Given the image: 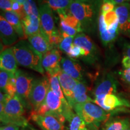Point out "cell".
Listing matches in <instances>:
<instances>
[{"label": "cell", "mask_w": 130, "mask_h": 130, "mask_svg": "<svg viewBox=\"0 0 130 130\" xmlns=\"http://www.w3.org/2000/svg\"><path fill=\"white\" fill-rule=\"evenodd\" d=\"M102 0H73L69 8L70 12L81 23L83 32H93L96 27Z\"/></svg>", "instance_id": "obj_1"}, {"label": "cell", "mask_w": 130, "mask_h": 130, "mask_svg": "<svg viewBox=\"0 0 130 130\" xmlns=\"http://www.w3.org/2000/svg\"><path fill=\"white\" fill-rule=\"evenodd\" d=\"M13 50L19 65L44 74L45 70L42 64L43 55L32 48L29 42L19 40L13 46Z\"/></svg>", "instance_id": "obj_2"}, {"label": "cell", "mask_w": 130, "mask_h": 130, "mask_svg": "<svg viewBox=\"0 0 130 130\" xmlns=\"http://www.w3.org/2000/svg\"><path fill=\"white\" fill-rule=\"evenodd\" d=\"M72 108L91 130H99L101 123L106 122L114 115L91 102L75 104Z\"/></svg>", "instance_id": "obj_3"}, {"label": "cell", "mask_w": 130, "mask_h": 130, "mask_svg": "<svg viewBox=\"0 0 130 130\" xmlns=\"http://www.w3.org/2000/svg\"><path fill=\"white\" fill-rule=\"evenodd\" d=\"M24 105L17 95L5 104L4 110L0 113L1 122L4 124H14L25 128L29 125L24 118Z\"/></svg>", "instance_id": "obj_4"}, {"label": "cell", "mask_w": 130, "mask_h": 130, "mask_svg": "<svg viewBox=\"0 0 130 130\" xmlns=\"http://www.w3.org/2000/svg\"><path fill=\"white\" fill-rule=\"evenodd\" d=\"M50 88L48 78L44 77L34 79L28 97V101L33 107L34 111H37L44 103Z\"/></svg>", "instance_id": "obj_5"}, {"label": "cell", "mask_w": 130, "mask_h": 130, "mask_svg": "<svg viewBox=\"0 0 130 130\" xmlns=\"http://www.w3.org/2000/svg\"><path fill=\"white\" fill-rule=\"evenodd\" d=\"M73 43L81 48L82 57L88 63H93L98 58L99 51L93 42L88 36L81 32L74 37Z\"/></svg>", "instance_id": "obj_6"}, {"label": "cell", "mask_w": 130, "mask_h": 130, "mask_svg": "<svg viewBox=\"0 0 130 130\" xmlns=\"http://www.w3.org/2000/svg\"><path fill=\"white\" fill-rule=\"evenodd\" d=\"M40 14L41 31L50 38L58 31L55 27L53 10L48 4L44 3H39V7Z\"/></svg>", "instance_id": "obj_7"}, {"label": "cell", "mask_w": 130, "mask_h": 130, "mask_svg": "<svg viewBox=\"0 0 130 130\" xmlns=\"http://www.w3.org/2000/svg\"><path fill=\"white\" fill-rule=\"evenodd\" d=\"M15 77L16 95L25 105L26 101L28 100L34 79L31 76L21 70H17Z\"/></svg>", "instance_id": "obj_8"}, {"label": "cell", "mask_w": 130, "mask_h": 130, "mask_svg": "<svg viewBox=\"0 0 130 130\" xmlns=\"http://www.w3.org/2000/svg\"><path fill=\"white\" fill-rule=\"evenodd\" d=\"M61 57L60 52L57 49L54 48L43 55L42 66L48 75H57L61 70Z\"/></svg>", "instance_id": "obj_9"}, {"label": "cell", "mask_w": 130, "mask_h": 130, "mask_svg": "<svg viewBox=\"0 0 130 130\" xmlns=\"http://www.w3.org/2000/svg\"><path fill=\"white\" fill-rule=\"evenodd\" d=\"M31 118L42 130H64V123L53 115H40L35 111L31 113Z\"/></svg>", "instance_id": "obj_10"}, {"label": "cell", "mask_w": 130, "mask_h": 130, "mask_svg": "<svg viewBox=\"0 0 130 130\" xmlns=\"http://www.w3.org/2000/svg\"><path fill=\"white\" fill-rule=\"evenodd\" d=\"M118 82L110 74L104 76L95 86L93 95L95 98H104L107 95L117 93Z\"/></svg>", "instance_id": "obj_11"}, {"label": "cell", "mask_w": 130, "mask_h": 130, "mask_svg": "<svg viewBox=\"0 0 130 130\" xmlns=\"http://www.w3.org/2000/svg\"><path fill=\"white\" fill-rule=\"evenodd\" d=\"M115 12L118 18L119 32L130 39V3L117 5Z\"/></svg>", "instance_id": "obj_12"}, {"label": "cell", "mask_w": 130, "mask_h": 130, "mask_svg": "<svg viewBox=\"0 0 130 130\" xmlns=\"http://www.w3.org/2000/svg\"><path fill=\"white\" fill-rule=\"evenodd\" d=\"M57 76L66 100L68 101L70 106L73 108L75 105L74 100V89L78 81L73 78L72 77L65 73L62 70L60 71Z\"/></svg>", "instance_id": "obj_13"}, {"label": "cell", "mask_w": 130, "mask_h": 130, "mask_svg": "<svg viewBox=\"0 0 130 130\" xmlns=\"http://www.w3.org/2000/svg\"><path fill=\"white\" fill-rule=\"evenodd\" d=\"M61 68L63 71L78 81L84 83L83 71L81 65L72 58H62L61 60Z\"/></svg>", "instance_id": "obj_14"}, {"label": "cell", "mask_w": 130, "mask_h": 130, "mask_svg": "<svg viewBox=\"0 0 130 130\" xmlns=\"http://www.w3.org/2000/svg\"><path fill=\"white\" fill-rule=\"evenodd\" d=\"M63 116L68 122L65 130H91L81 117L73 111L72 107L66 108Z\"/></svg>", "instance_id": "obj_15"}, {"label": "cell", "mask_w": 130, "mask_h": 130, "mask_svg": "<svg viewBox=\"0 0 130 130\" xmlns=\"http://www.w3.org/2000/svg\"><path fill=\"white\" fill-rule=\"evenodd\" d=\"M0 35L1 41L6 46L14 44L19 38L13 28L1 16L0 18Z\"/></svg>", "instance_id": "obj_16"}, {"label": "cell", "mask_w": 130, "mask_h": 130, "mask_svg": "<svg viewBox=\"0 0 130 130\" xmlns=\"http://www.w3.org/2000/svg\"><path fill=\"white\" fill-rule=\"evenodd\" d=\"M28 40L32 48L42 55L54 49L50 45L48 37L42 31L28 36Z\"/></svg>", "instance_id": "obj_17"}, {"label": "cell", "mask_w": 130, "mask_h": 130, "mask_svg": "<svg viewBox=\"0 0 130 130\" xmlns=\"http://www.w3.org/2000/svg\"><path fill=\"white\" fill-rule=\"evenodd\" d=\"M22 23L27 38L41 31L39 14H26L25 18L22 21Z\"/></svg>", "instance_id": "obj_18"}, {"label": "cell", "mask_w": 130, "mask_h": 130, "mask_svg": "<svg viewBox=\"0 0 130 130\" xmlns=\"http://www.w3.org/2000/svg\"><path fill=\"white\" fill-rule=\"evenodd\" d=\"M18 62L13 48H7L0 55V67L12 73H15L18 69Z\"/></svg>", "instance_id": "obj_19"}, {"label": "cell", "mask_w": 130, "mask_h": 130, "mask_svg": "<svg viewBox=\"0 0 130 130\" xmlns=\"http://www.w3.org/2000/svg\"><path fill=\"white\" fill-rule=\"evenodd\" d=\"M1 16H3L10 24L17 35H18L19 38L22 40H25V39L27 38V37L26 36L24 31L22 21L15 12H14L13 11H10V12L1 11Z\"/></svg>", "instance_id": "obj_20"}, {"label": "cell", "mask_w": 130, "mask_h": 130, "mask_svg": "<svg viewBox=\"0 0 130 130\" xmlns=\"http://www.w3.org/2000/svg\"><path fill=\"white\" fill-rule=\"evenodd\" d=\"M129 125L130 120L129 118H110L105 122L101 130H124Z\"/></svg>", "instance_id": "obj_21"}, {"label": "cell", "mask_w": 130, "mask_h": 130, "mask_svg": "<svg viewBox=\"0 0 130 130\" xmlns=\"http://www.w3.org/2000/svg\"><path fill=\"white\" fill-rule=\"evenodd\" d=\"M74 100L75 104L89 102H94V100H92L87 95V87L84 83L78 81L75 86L74 89Z\"/></svg>", "instance_id": "obj_22"}, {"label": "cell", "mask_w": 130, "mask_h": 130, "mask_svg": "<svg viewBox=\"0 0 130 130\" xmlns=\"http://www.w3.org/2000/svg\"><path fill=\"white\" fill-rule=\"evenodd\" d=\"M57 12L59 15L60 20L63 21L66 25L76 29L79 32V33L83 32L81 23L75 16L71 14L69 9L60 10H58Z\"/></svg>", "instance_id": "obj_23"}, {"label": "cell", "mask_w": 130, "mask_h": 130, "mask_svg": "<svg viewBox=\"0 0 130 130\" xmlns=\"http://www.w3.org/2000/svg\"><path fill=\"white\" fill-rule=\"evenodd\" d=\"M98 27L101 40L105 46H107L113 42L118 36V35H111L108 31L104 19V15L102 13H100L98 18Z\"/></svg>", "instance_id": "obj_24"}, {"label": "cell", "mask_w": 130, "mask_h": 130, "mask_svg": "<svg viewBox=\"0 0 130 130\" xmlns=\"http://www.w3.org/2000/svg\"><path fill=\"white\" fill-rule=\"evenodd\" d=\"M48 79L49 82H50V89H51L54 93L57 95L61 99L63 104L64 105H66V106H69V104L68 103V101L66 100V98L64 97V93H63L62 89H61L60 84L59 80H58V76L48 75Z\"/></svg>", "instance_id": "obj_25"}, {"label": "cell", "mask_w": 130, "mask_h": 130, "mask_svg": "<svg viewBox=\"0 0 130 130\" xmlns=\"http://www.w3.org/2000/svg\"><path fill=\"white\" fill-rule=\"evenodd\" d=\"M73 0H41V2L48 4L53 10H68L71 6Z\"/></svg>", "instance_id": "obj_26"}, {"label": "cell", "mask_w": 130, "mask_h": 130, "mask_svg": "<svg viewBox=\"0 0 130 130\" xmlns=\"http://www.w3.org/2000/svg\"><path fill=\"white\" fill-rule=\"evenodd\" d=\"M15 73H12L3 69H1L0 71V87L1 91L4 93L6 87L9 83L10 79L12 76Z\"/></svg>", "instance_id": "obj_27"}, {"label": "cell", "mask_w": 130, "mask_h": 130, "mask_svg": "<svg viewBox=\"0 0 130 130\" xmlns=\"http://www.w3.org/2000/svg\"><path fill=\"white\" fill-rule=\"evenodd\" d=\"M102 14L104 15V19L105 23L107 26V29L111 28L116 24H119L118 18L116 12H115V10L112 12Z\"/></svg>", "instance_id": "obj_28"}, {"label": "cell", "mask_w": 130, "mask_h": 130, "mask_svg": "<svg viewBox=\"0 0 130 130\" xmlns=\"http://www.w3.org/2000/svg\"><path fill=\"white\" fill-rule=\"evenodd\" d=\"M74 37L68 36L66 37H64L63 40H61V43L59 45V48L65 52L67 55L69 53L71 49L72 48L73 45V42H74Z\"/></svg>", "instance_id": "obj_29"}, {"label": "cell", "mask_w": 130, "mask_h": 130, "mask_svg": "<svg viewBox=\"0 0 130 130\" xmlns=\"http://www.w3.org/2000/svg\"><path fill=\"white\" fill-rule=\"evenodd\" d=\"M116 5L113 0H102L101 6L100 13L105 14L107 13L112 12L115 10Z\"/></svg>", "instance_id": "obj_30"}, {"label": "cell", "mask_w": 130, "mask_h": 130, "mask_svg": "<svg viewBox=\"0 0 130 130\" xmlns=\"http://www.w3.org/2000/svg\"><path fill=\"white\" fill-rule=\"evenodd\" d=\"M12 10L15 12L20 18L21 21H22L26 16L24 5H22L18 2L16 0L12 1Z\"/></svg>", "instance_id": "obj_31"}, {"label": "cell", "mask_w": 130, "mask_h": 130, "mask_svg": "<svg viewBox=\"0 0 130 130\" xmlns=\"http://www.w3.org/2000/svg\"><path fill=\"white\" fill-rule=\"evenodd\" d=\"M83 55V51L81 48L73 43L72 48L71 49L69 53L68 56L71 58H78L81 57Z\"/></svg>", "instance_id": "obj_32"}, {"label": "cell", "mask_w": 130, "mask_h": 130, "mask_svg": "<svg viewBox=\"0 0 130 130\" xmlns=\"http://www.w3.org/2000/svg\"><path fill=\"white\" fill-rule=\"evenodd\" d=\"M0 7L1 11L10 12L12 10V0H0Z\"/></svg>", "instance_id": "obj_33"}, {"label": "cell", "mask_w": 130, "mask_h": 130, "mask_svg": "<svg viewBox=\"0 0 130 130\" xmlns=\"http://www.w3.org/2000/svg\"><path fill=\"white\" fill-rule=\"evenodd\" d=\"M121 76L124 81L130 84V68L124 69L120 72Z\"/></svg>", "instance_id": "obj_34"}, {"label": "cell", "mask_w": 130, "mask_h": 130, "mask_svg": "<svg viewBox=\"0 0 130 130\" xmlns=\"http://www.w3.org/2000/svg\"><path fill=\"white\" fill-rule=\"evenodd\" d=\"M19 127L14 124H6L1 126L0 130H19Z\"/></svg>", "instance_id": "obj_35"}, {"label": "cell", "mask_w": 130, "mask_h": 130, "mask_svg": "<svg viewBox=\"0 0 130 130\" xmlns=\"http://www.w3.org/2000/svg\"><path fill=\"white\" fill-rule=\"evenodd\" d=\"M122 64L124 69L130 68V58L128 57L125 56L122 60Z\"/></svg>", "instance_id": "obj_36"}, {"label": "cell", "mask_w": 130, "mask_h": 130, "mask_svg": "<svg viewBox=\"0 0 130 130\" xmlns=\"http://www.w3.org/2000/svg\"><path fill=\"white\" fill-rule=\"evenodd\" d=\"M125 56L128 57L130 58V43H125L123 45Z\"/></svg>", "instance_id": "obj_37"}, {"label": "cell", "mask_w": 130, "mask_h": 130, "mask_svg": "<svg viewBox=\"0 0 130 130\" xmlns=\"http://www.w3.org/2000/svg\"><path fill=\"white\" fill-rule=\"evenodd\" d=\"M113 2L115 3V4L116 5H119L121 4H123V3H130V0H113Z\"/></svg>", "instance_id": "obj_38"}, {"label": "cell", "mask_w": 130, "mask_h": 130, "mask_svg": "<svg viewBox=\"0 0 130 130\" xmlns=\"http://www.w3.org/2000/svg\"><path fill=\"white\" fill-rule=\"evenodd\" d=\"M16 1H17L19 3V4L24 5V4L25 3V2L26 1V0H16Z\"/></svg>", "instance_id": "obj_39"}, {"label": "cell", "mask_w": 130, "mask_h": 130, "mask_svg": "<svg viewBox=\"0 0 130 130\" xmlns=\"http://www.w3.org/2000/svg\"><path fill=\"white\" fill-rule=\"evenodd\" d=\"M25 128H27V129H24V130H37V129H36L35 128L31 127V126H29V125L27 126V127H26ZM25 129V128H24Z\"/></svg>", "instance_id": "obj_40"}, {"label": "cell", "mask_w": 130, "mask_h": 130, "mask_svg": "<svg viewBox=\"0 0 130 130\" xmlns=\"http://www.w3.org/2000/svg\"><path fill=\"white\" fill-rule=\"evenodd\" d=\"M124 130H130V125L128 126V127H127L125 129H124Z\"/></svg>", "instance_id": "obj_41"}, {"label": "cell", "mask_w": 130, "mask_h": 130, "mask_svg": "<svg viewBox=\"0 0 130 130\" xmlns=\"http://www.w3.org/2000/svg\"><path fill=\"white\" fill-rule=\"evenodd\" d=\"M85 1H95V0H85Z\"/></svg>", "instance_id": "obj_42"}, {"label": "cell", "mask_w": 130, "mask_h": 130, "mask_svg": "<svg viewBox=\"0 0 130 130\" xmlns=\"http://www.w3.org/2000/svg\"><path fill=\"white\" fill-rule=\"evenodd\" d=\"M12 1H13V0H12Z\"/></svg>", "instance_id": "obj_43"}]
</instances>
